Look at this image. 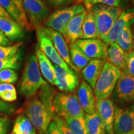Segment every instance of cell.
<instances>
[{
    "mask_svg": "<svg viewBox=\"0 0 134 134\" xmlns=\"http://www.w3.org/2000/svg\"><path fill=\"white\" fill-rule=\"evenodd\" d=\"M46 84L47 82L42 77L36 55H29L18 83L19 93L28 99L36 94Z\"/></svg>",
    "mask_w": 134,
    "mask_h": 134,
    "instance_id": "cell-1",
    "label": "cell"
},
{
    "mask_svg": "<svg viewBox=\"0 0 134 134\" xmlns=\"http://www.w3.org/2000/svg\"><path fill=\"white\" fill-rule=\"evenodd\" d=\"M23 110L38 133L46 134L48 125L55 115L54 111L48 108L36 94L27 99Z\"/></svg>",
    "mask_w": 134,
    "mask_h": 134,
    "instance_id": "cell-2",
    "label": "cell"
},
{
    "mask_svg": "<svg viewBox=\"0 0 134 134\" xmlns=\"http://www.w3.org/2000/svg\"><path fill=\"white\" fill-rule=\"evenodd\" d=\"M122 71L110 63L105 62L94 88L96 99L109 98L114 90Z\"/></svg>",
    "mask_w": 134,
    "mask_h": 134,
    "instance_id": "cell-3",
    "label": "cell"
},
{
    "mask_svg": "<svg viewBox=\"0 0 134 134\" xmlns=\"http://www.w3.org/2000/svg\"><path fill=\"white\" fill-rule=\"evenodd\" d=\"M53 108L55 114L63 119L85 117V113L75 93L62 92L56 94L53 99Z\"/></svg>",
    "mask_w": 134,
    "mask_h": 134,
    "instance_id": "cell-4",
    "label": "cell"
},
{
    "mask_svg": "<svg viewBox=\"0 0 134 134\" xmlns=\"http://www.w3.org/2000/svg\"><path fill=\"white\" fill-rule=\"evenodd\" d=\"M86 10L84 5L80 3L58 8L47 18L44 22L45 27L57 31L63 36L70 20Z\"/></svg>",
    "mask_w": 134,
    "mask_h": 134,
    "instance_id": "cell-5",
    "label": "cell"
},
{
    "mask_svg": "<svg viewBox=\"0 0 134 134\" xmlns=\"http://www.w3.org/2000/svg\"><path fill=\"white\" fill-rule=\"evenodd\" d=\"M90 9L93 12L96 20L99 38L103 40L118 19L122 10L119 7L104 4L94 5Z\"/></svg>",
    "mask_w": 134,
    "mask_h": 134,
    "instance_id": "cell-6",
    "label": "cell"
},
{
    "mask_svg": "<svg viewBox=\"0 0 134 134\" xmlns=\"http://www.w3.org/2000/svg\"><path fill=\"white\" fill-rule=\"evenodd\" d=\"M24 9L32 29L42 26L49 16V9L42 0H23Z\"/></svg>",
    "mask_w": 134,
    "mask_h": 134,
    "instance_id": "cell-7",
    "label": "cell"
},
{
    "mask_svg": "<svg viewBox=\"0 0 134 134\" xmlns=\"http://www.w3.org/2000/svg\"><path fill=\"white\" fill-rule=\"evenodd\" d=\"M112 100L119 104L134 102V77L122 73L111 94Z\"/></svg>",
    "mask_w": 134,
    "mask_h": 134,
    "instance_id": "cell-8",
    "label": "cell"
},
{
    "mask_svg": "<svg viewBox=\"0 0 134 134\" xmlns=\"http://www.w3.org/2000/svg\"><path fill=\"white\" fill-rule=\"evenodd\" d=\"M36 34L38 43V48L53 64L65 70H72L63 60L53 46L51 40L44 31L43 26L36 28Z\"/></svg>",
    "mask_w": 134,
    "mask_h": 134,
    "instance_id": "cell-9",
    "label": "cell"
},
{
    "mask_svg": "<svg viewBox=\"0 0 134 134\" xmlns=\"http://www.w3.org/2000/svg\"><path fill=\"white\" fill-rule=\"evenodd\" d=\"M134 131V103L127 108L116 107L113 122L114 134H125Z\"/></svg>",
    "mask_w": 134,
    "mask_h": 134,
    "instance_id": "cell-10",
    "label": "cell"
},
{
    "mask_svg": "<svg viewBox=\"0 0 134 134\" xmlns=\"http://www.w3.org/2000/svg\"><path fill=\"white\" fill-rule=\"evenodd\" d=\"M75 43L91 59L106 60L108 46L99 38L79 39Z\"/></svg>",
    "mask_w": 134,
    "mask_h": 134,
    "instance_id": "cell-11",
    "label": "cell"
},
{
    "mask_svg": "<svg viewBox=\"0 0 134 134\" xmlns=\"http://www.w3.org/2000/svg\"><path fill=\"white\" fill-rule=\"evenodd\" d=\"M55 75V86L63 93H73L79 86V79L73 70H67L53 65Z\"/></svg>",
    "mask_w": 134,
    "mask_h": 134,
    "instance_id": "cell-12",
    "label": "cell"
},
{
    "mask_svg": "<svg viewBox=\"0 0 134 134\" xmlns=\"http://www.w3.org/2000/svg\"><path fill=\"white\" fill-rule=\"evenodd\" d=\"M115 110L116 106L111 99L105 98L96 99V113L103 120L107 134H114L113 122Z\"/></svg>",
    "mask_w": 134,
    "mask_h": 134,
    "instance_id": "cell-13",
    "label": "cell"
},
{
    "mask_svg": "<svg viewBox=\"0 0 134 134\" xmlns=\"http://www.w3.org/2000/svg\"><path fill=\"white\" fill-rule=\"evenodd\" d=\"M43 30L47 34L48 37L51 40L53 46L61 58L64 60L72 70L76 73V75H79L80 72L77 68L73 65L71 62L69 54V49L67 46V43L65 40L64 37L61 34L54 30L43 26Z\"/></svg>",
    "mask_w": 134,
    "mask_h": 134,
    "instance_id": "cell-14",
    "label": "cell"
},
{
    "mask_svg": "<svg viewBox=\"0 0 134 134\" xmlns=\"http://www.w3.org/2000/svg\"><path fill=\"white\" fill-rule=\"evenodd\" d=\"M133 19L134 10L129 9L122 11L118 19L115 22L107 36L101 41L108 46L111 43H115L122 29L127 24L132 22Z\"/></svg>",
    "mask_w": 134,
    "mask_h": 134,
    "instance_id": "cell-15",
    "label": "cell"
},
{
    "mask_svg": "<svg viewBox=\"0 0 134 134\" xmlns=\"http://www.w3.org/2000/svg\"><path fill=\"white\" fill-rule=\"evenodd\" d=\"M76 95L84 113H86V114H92L96 113V98L93 88L87 82L81 81Z\"/></svg>",
    "mask_w": 134,
    "mask_h": 134,
    "instance_id": "cell-16",
    "label": "cell"
},
{
    "mask_svg": "<svg viewBox=\"0 0 134 134\" xmlns=\"http://www.w3.org/2000/svg\"><path fill=\"white\" fill-rule=\"evenodd\" d=\"M86 13L87 10L73 17L66 25L63 36L67 43H74L81 38L83 36L82 27Z\"/></svg>",
    "mask_w": 134,
    "mask_h": 134,
    "instance_id": "cell-17",
    "label": "cell"
},
{
    "mask_svg": "<svg viewBox=\"0 0 134 134\" xmlns=\"http://www.w3.org/2000/svg\"><path fill=\"white\" fill-rule=\"evenodd\" d=\"M0 31L9 41H17L24 37L23 27L13 18L0 16Z\"/></svg>",
    "mask_w": 134,
    "mask_h": 134,
    "instance_id": "cell-18",
    "label": "cell"
},
{
    "mask_svg": "<svg viewBox=\"0 0 134 134\" xmlns=\"http://www.w3.org/2000/svg\"><path fill=\"white\" fill-rule=\"evenodd\" d=\"M105 62V60H104L91 59L88 64L81 70L84 79L93 89L94 88Z\"/></svg>",
    "mask_w": 134,
    "mask_h": 134,
    "instance_id": "cell-19",
    "label": "cell"
},
{
    "mask_svg": "<svg viewBox=\"0 0 134 134\" xmlns=\"http://www.w3.org/2000/svg\"><path fill=\"white\" fill-rule=\"evenodd\" d=\"M127 58V53L120 48L116 42L109 46L107 49V62L121 71L124 69L126 65Z\"/></svg>",
    "mask_w": 134,
    "mask_h": 134,
    "instance_id": "cell-20",
    "label": "cell"
},
{
    "mask_svg": "<svg viewBox=\"0 0 134 134\" xmlns=\"http://www.w3.org/2000/svg\"><path fill=\"white\" fill-rule=\"evenodd\" d=\"M36 55L38 60L40 71L48 83L55 85V75L53 65L38 47H37Z\"/></svg>",
    "mask_w": 134,
    "mask_h": 134,
    "instance_id": "cell-21",
    "label": "cell"
},
{
    "mask_svg": "<svg viewBox=\"0 0 134 134\" xmlns=\"http://www.w3.org/2000/svg\"><path fill=\"white\" fill-rule=\"evenodd\" d=\"M68 49L72 63L80 72L88 64L91 59L88 57L75 42L69 43Z\"/></svg>",
    "mask_w": 134,
    "mask_h": 134,
    "instance_id": "cell-22",
    "label": "cell"
},
{
    "mask_svg": "<svg viewBox=\"0 0 134 134\" xmlns=\"http://www.w3.org/2000/svg\"><path fill=\"white\" fill-rule=\"evenodd\" d=\"M82 28L83 36L81 39L99 38L96 22L91 9L87 10V13L83 21Z\"/></svg>",
    "mask_w": 134,
    "mask_h": 134,
    "instance_id": "cell-23",
    "label": "cell"
},
{
    "mask_svg": "<svg viewBox=\"0 0 134 134\" xmlns=\"http://www.w3.org/2000/svg\"><path fill=\"white\" fill-rule=\"evenodd\" d=\"M85 120L89 134H107L103 120L96 112L85 115Z\"/></svg>",
    "mask_w": 134,
    "mask_h": 134,
    "instance_id": "cell-24",
    "label": "cell"
},
{
    "mask_svg": "<svg viewBox=\"0 0 134 134\" xmlns=\"http://www.w3.org/2000/svg\"><path fill=\"white\" fill-rule=\"evenodd\" d=\"M14 134H36L32 124L24 114H20L17 116L13 128Z\"/></svg>",
    "mask_w": 134,
    "mask_h": 134,
    "instance_id": "cell-25",
    "label": "cell"
},
{
    "mask_svg": "<svg viewBox=\"0 0 134 134\" xmlns=\"http://www.w3.org/2000/svg\"><path fill=\"white\" fill-rule=\"evenodd\" d=\"M133 21L127 24L122 29L116 42L120 47L122 48L127 53L133 49V39L131 28Z\"/></svg>",
    "mask_w": 134,
    "mask_h": 134,
    "instance_id": "cell-26",
    "label": "cell"
},
{
    "mask_svg": "<svg viewBox=\"0 0 134 134\" xmlns=\"http://www.w3.org/2000/svg\"><path fill=\"white\" fill-rule=\"evenodd\" d=\"M70 130L74 134H89L85 117H68L64 119Z\"/></svg>",
    "mask_w": 134,
    "mask_h": 134,
    "instance_id": "cell-27",
    "label": "cell"
},
{
    "mask_svg": "<svg viewBox=\"0 0 134 134\" xmlns=\"http://www.w3.org/2000/svg\"><path fill=\"white\" fill-rule=\"evenodd\" d=\"M0 6L9 14L11 18L24 28V24L21 14L13 0H0Z\"/></svg>",
    "mask_w": 134,
    "mask_h": 134,
    "instance_id": "cell-28",
    "label": "cell"
},
{
    "mask_svg": "<svg viewBox=\"0 0 134 134\" xmlns=\"http://www.w3.org/2000/svg\"><path fill=\"white\" fill-rule=\"evenodd\" d=\"M22 59L21 51L12 57L0 59V70L6 68L13 70H18L21 66Z\"/></svg>",
    "mask_w": 134,
    "mask_h": 134,
    "instance_id": "cell-29",
    "label": "cell"
},
{
    "mask_svg": "<svg viewBox=\"0 0 134 134\" xmlns=\"http://www.w3.org/2000/svg\"><path fill=\"white\" fill-rule=\"evenodd\" d=\"M23 42L17 43L11 46H0V59L12 57L21 52Z\"/></svg>",
    "mask_w": 134,
    "mask_h": 134,
    "instance_id": "cell-30",
    "label": "cell"
},
{
    "mask_svg": "<svg viewBox=\"0 0 134 134\" xmlns=\"http://www.w3.org/2000/svg\"><path fill=\"white\" fill-rule=\"evenodd\" d=\"M19 75L14 70L6 68L0 70V83L13 84L18 81Z\"/></svg>",
    "mask_w": 134,
    "mask_h": 134,
    "instance_id": "cell-31",
    "label": "cell"
},
{
    "mask_svg": "<svg viewBox=\"0 0 134 134\" xmlns=\"http://www.w3.org/2000/svg\"><path fill=\"white\" fill-rule=\"evenodd\" d=\"M83 5L86 10L91 9L96 4H104L113 7H119L121 0H82Z\"/></svg>",
    "mask_w": 134,
    "mask_h": 134,
    "instance_id": "cell-32",
    "label": "cell"
},
{
    "mask_svg": "<svg viewBox=\"0 0 134 134\" xmlns=\"http://www.w3.org/2000/svg\"><path fill=\"white\" fill-rule=\"evenodd\" d=\"M122 73L134 77V49L127 52L126 65Z\"/></svg>",
    "mask_w": 134,
    "mask_h": 134,
    "instance_id": "cell-33",
    "label": "cell"
},
{
    "mask_svg": "<svg viewBox=\"0 0 134 134\" xmlns=\"http://www.w3.org/2000/svg\"><path fill=\"white\" fill-rule=\"evenodd\" d=\"M13 1L14 3V4L16 5L18 11H19L22 20H23V24H24V28L28 30V31H32V29L31 25H30L29 21H28L27 18L26 13H25L24 9L23 0H13Z\"/></svg>",
    "mask_w": 134,
    "mask_h": 134,
    "instance_id": "cell-34",
    "label": "cell"
},
{
    "mask_svg": "<svg viewBox=\"0 0 134 134\" xmlns=\"http://www.w3.org/2000/svg\"><path fill=\"white\" fill-rule=\"evenodd\" d=\"M53 120L55 122V124L59 128L62 134H74L70 130L64 119L62 118V117L55 114L53 119Z\"/></svg>",
    "mask_w": 134,
    "mask_h": 134,
    "instance_id": "cell-35",
    "label": "cell"
},
{
    "mask_svg": "<svg viewBox=\"0 0 134 134\" xmlns=\"http://www.w3.org/2000/svg\"><path fill=\"white\" fill-rule=\"evenodd\" d=\"M15 107L11 104L3 101L0 99V113L5 114H13L15 113Z\"/></svg>",
    "mask_w": 134,
    "mask_h": 134,
    "instance_id": "cell-36",
    "label": "cell"
},
{
    "mask_svg": "<svg viewBox=\"0 0 134 134\" xmlns=\"http://www.w3.org/2000/svg\"><path fill=\"white\" fill-rule=\"evenodd\" d=\"M10 120L6 115L0 117V134H8L9 130Z\"/></svg>",
    "mask_w": 134,
    "mask_h": 134,
    "instance_id": "cell-37",
    "label": "cell"
},
{
    "mask_svg": "<svg viewBox=\"0 0 134 134\" xmlns=\"http://www.w3.org/2000/svg\"><path fill=\"white\" fill-rule=\"evenodd\" d=\"M16 90L14 91H6L4 93L0 94V99L6 103L13 102L17 99Z\"/></svg>",
    "mask_w": 134,
    "mask_h": 134,
    "instance_id": "cell-38",
    "label": "cell"
},
{
    "mask_svg": "<svg viewBox=\"0 0 134 134\" xmlns=\"http://www.w3.org/2000/svg\"><path fill=\"white\" fill-rule=\"evenodd\" d=\"M50 4L55 7H63L71 4L75 0H47Z\"/></svg>",
    "mask_w": 134,
    "mask_h": 134,
    "instance_id": "cell-39",
    "label": "cell"
},
{
    "mask_svg": "<svg viewBox=\"0 0 134 134\" xmlns=\"http://www.w3.org/2000/svg\"><path fill=\"white\" fill-rule=\"evenodd\" d=\"M46 134H62L55 122L52 120L48 125Z\"/></svg>",
    "mask_w": 134,
    "mask_h": 134,
    "instance_id": "cell-40",
    "label": "cell"
},
{
    "mask_svg": "<svg viewBox=\"0 0 134 134\" xmlns=\"http://www.w3.org/2000/svg\"><path fill=\"white\" fill-rule=\"evenodd\" d=\"M14 90H16V88L12 84L0 83V94L6 91H14Z\"/></svg>",
    "mask_w": 134,
    "mask_h": 134,
    "instance_id": "cell-41",
    "label": "cell"
},
{
    "mask_svg": "<svg viewBox=\"0 0 134 134\" xmlns=\"http://www.w3.org/2000/svg\"><path fill=\"white\" fill-rule=\"evenodd\" d=\"M10 41L5 35L0 31V46H9Z\"/></svg>",
    "mask_w": 134,
    "mask_h": 134,
    "instance_id": "cell-42",
    "label": "cell"
},
{
    "mask_svg": "<svg viewBox=\"0 0 134 134\" xmlns=\"http://www.w3.org/2000/svg\"><path fill=\"white\" fill-rule=\"evenodd\" d=\"M0 16H3V17H6V18H11V17L9 16V14L6 12L5 10L3 9V8L0 6Z\"/></svg>",
    "mask_w": 134,
    "mask_h": 134,
    "instance_id": "cell-43",
    "label": "cell"
},
{
    "mask_svg": "<svg viewBox=\"0 0 134 134\" xmlns=\"http://www.w3.org/2000/svg\"><path fill=\"white\" fill-rule=\"evenodd\" d=\"M132 34H133V49H134V19L133 22L132 23Z\"/></svg>",
    "mask_w": 134,
    "mask_h": 134,
    "instance_id": "cell-44",
    "label": "cell"
},
{
    "mask_svg": "<svg viewBox=\"0 0 134 134\" xmlns=\"http://www.w3.org/2000/svg\"><path fill=\"white\" fill-rule=\"evenodd\" d=\"M130 1H131V4H132V9L134 10V0H130Z\"/></svg>",
    "mask_w": 134,
    "mask_h": 134,
    "instance_id": "cell-45",
    "label": "cell"
},
{
    "mask_svg": "<svg viewBox=\"0 0 134 134\" xmlns=\"http://www.w3.org/2000/svg\"><path fill=\"white\" fill-rule=\"evenodd\" d=\"M125 134H134V131L132 132H130V133H125Z\"/></svg>",
    "mask_w": 134,
    "mask_h": 134,
    "instance_id": "cell-46",
    "label": "cell"
},
{
    "mask_svg": "<svg viewBox=\"0 0 134 134\" xmlns=\"http://www.w3.org/2000/svg\"><path fill=\"white\" fill-rule=\"evenodd\" d=\"M3 115H4V114H3V113H0V117H1V116H3Z\"/></svg>",
    "mask_w": 134,
    "mask_h": 134,
    "instance_id": "cell-47",
    "label": "cell"
},
{
    "mask_svg": "<svg viewBox=\"0 0 134 134\" xmlns=\"http://www.w3.org/2000/svg\"><path fill=\"white\" fill-rule=\"evenodd\" d=\"M77 1H78V3H79L81 2V1H82V0H77Z\"/></svg>",
    "mask_w": 134,
    "mask_h": 134,
    "instance_id": "cell-48",
    "label": "cell"
},
{
    "mask_svg": "<svg viewBox=\"0 0 134 134\" xmlns=\"http://www.w3.org/2000/svg\"><path fill=\"white\" fill-rule=\"evenodd\" d=\"M11 134H14V133H11Z\"/></svg>",
    "mask_w": 134,
    "mask_h": 134,
    "instance_id": "cell-49",
    "label": "cell"
}]
</instances>
